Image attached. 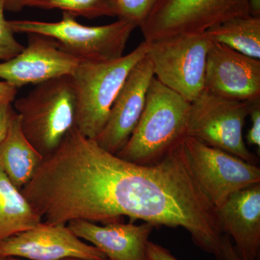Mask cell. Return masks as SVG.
I'll list each match as a JSON object with an SVG mask.
<instances>
[{"instance_id": "obj_1", "label": "cell", "mask_w": 260, "mask_h": 260, "mask_svg": "<svg viewBox=\"0 0 260 260\" xmlns=\"http://www.w3.org/2000/svg\"><path fill=\"white\" fill-rule=\"evenodd\" d=\"M190 105L154 77L138 125L116 155L140 165L160 161L187 136Z\"/></svg>"}, {"instance_id": "obj_2", "label": "cell", "mask_w": 260, "mask_h": 260, "mask_svg": "<svg viewBox=\"0 0 260 260\" xmlns=\"http://www.w3.org/2000/svg\"><path fill=\"white\" fill-rule=\"evenodd\" d=\"M148 51L143 41L134 50L114 60L80 61L70 75L75 98V126L95 139L107 124L116 97L126 77Z\"/></svg>"}, {"instance_id": "obj_3", "label": "cell", "mask_w": 260, "mask_h": 260, "mask_svg": "<svg viewBox=\"0 0 260 260\" xmlns=\"http://www.w3.org/2000/svg\"><path fill=\"white\" fill-rule=\"evenodd\" d=\"M24 136L43 158L54 153L75 126V98L70 75L36 85L15 101Z\"/></svg>"}, {"instance_id": "obj_4", "label": "cell", "mask_w": 260, "mask_h": 260, "mask_svg": "<svg viewBox=\"0 0 260 260\" xmlns=\"http://www.w3.org/2000/svg\"><path fill=\"white\" fill-rule=\"evenodd\" d=\"M15 34H37L50 37L70 55L80 61L114 60L124 56L132 32L138 28L129 20L119 19L100 26H88L76 21L75 17L62 13L60 21L8 20Z\"/></svg>"}, {"instance_id": "obj_5", "label": "cell", "mask_w": 260, "mask_h": 260, "mask_svg": "<svg viewBox=\"0 0 260 260\" xmlns=\"http://www.w3.org/2000/svg\"><path fill=\"white\" fill-rule=\"evenodd\" d=\"M145 42L155 78L188 102L199 96L205 90L207 56L212 44L205 32L177 34Z\"/></svg>"}, {"instance_id": "obj_6", "label": "cell", "mask_w": 260, "mask_h": 260, "mask_svg": "<svg viewBox=\"0 0 260 260\" xmlns=\"http://www.w3.org/2000/svg\"><path fill=\"white\" fill-rule=\"evenodd\" d=\"M251 102L229 100L203 90L191 102L187 136L256 165L257 157L243 138Z\"/></svg>"}, {"instance_id": "obj_7", "label": "cell", "mask_w": 260, "mask_h": 260, "mask_svg": "<svg viewBox=\"0 0 260 260\" xmlns=\"http://www.w3.org/2000/svg\"><path fill=\"white\" fill-rule=\"evenodd\" d=\"M250 15L249 0H160L139 27L144 41L203 34L236 17Z\"/></svg>"}, {"instance_id": "obj_8", "label": "cell", "mask_w": 260, "mask_h": 260, "mask_svg": "<svg viewBox=\"0 0 260 260\" xmlns=\"http://www.w3.org/2000/svg\"><path fill=\"white\" fill-rule=\"evenodd\" d=\"M188 164L195 180L218 209L234 193L260 183V169L232 154L186 136Z\"/></svg>"}, {"instance_id": "obj_9", "label": "cell", "mask_w": 260, "mask_h": 260, "mask_svg": "<svg viewBox=\"0 0 260 260\" xmlns=\"http://www.w3.org/2000/svg\"><path fill=\"white\" fill-rule=\"evenodd\" d=\"M0 257H21L30 260H61L78 258L105 259L102 251L84 243L66 224L41 222L32 229L0 242Z\"/></svg>"}, {"instance_id": "obj_10", "label": "cell", "mask_w": 260, "mask_h": 260, "mask_svg": "<svg viewBox=\"0 0 260 260\" xmlns=\"http://www.w3.org/2000/svg\"><path fill=\"white\" fill-rule=\"evenodd\" d=\"M154 77L146 54L130 70L113 104L107 124L94 139L101 148L116 155L125 146L144 110Z\"/></svg>"}, {"instance_id": "obj_11", "label": "cell", "mask_w": 260, "mask_h": 260, "mask_svg": "<svg viewBox=\"0 0 260 260\" xmlns=\"http://www.w3.org/2000/svg\"><path fill=\"white\" fill-rule=\"evenodd\" d=\"M205 90L229 100L260 99V59L212 42L205 66Z\"/></svg>"}, {"instance_id": "obj_12", "label": "cell", "mask_w": 260, "mask_h": 260, "mask_svg": "<svg viewBox=\"0 0 260 260\" xmlns=\"http://www.w3.org/2000/svg\"><path fill=\"white\" fill-rule=\"evenodd\" d=\"M80 60L50 37L28 34V44L18 55L0 62V79L17 88L70 75Z\"/></svg>"}, {"instance_id": "obj_13", "label": "cell", "mask_w": 260, "mask_h": 260, "mask_svg": "<svg viewBox=\"0 0 260 260\" xmlns=\"http://www.w3.org/2000/svg\"><path fill=\"white\" fill-rule=\"evenodd\" d=\"M216 213L222 232L234 239L240 259H259L260 183L231 195Z\"/></svg>"}, {"instance_id": "obj_14", "label": "cell", "mask_w": 260, "mask_h": 260, "mask_svg": "<svg viewBox=\"0 0 260 260\" xmlns=\"http://www.w3.org/2000/svg\"><path fill=\"white\" fill-rule=\"evenodd\" d=\"M68 226L75 236L93 244L109 260H147L146 249L154 225L121 222L104 226L86 220H73Z\"/></svg>"}, {"instance_id": "obj_15", "label": "cell", "mask_w": 260, "mask_h": 260, "mask_svg": "<svg viewBox=\"0 0 260 260\" xmlns=\"http://www.w3.org/2000/svg\"><path fill=\"white\" fill-rule=\"evenodd\" d=\"M44 160L24 136L15 114L8 135L0 145V168L19 189L26 185Z\"/></svg>"}, {"instance_id": "obj_16", "label": "cell", "mask_w": 260, "mask_h": 260, "mask_svg": "<svg viewBox=\"0 0 260 260\" xmlns=\"http://www.w3.org/2000/svg\"><path fill=\"white\" fill-rule=\"evenodd\" d=\"M42 218L0 168V242L32 229Z\"/></svg>"}, {"instance_id": "obj_17", "label": "cell", "mask_w": 260, "mask_h": 260, "mask_svg": "<svg viewBox=\"0 0 260 260\" xmlns=\"http://www.w3.org/2000/svg\"><path fill=\"white\" fill-rule=\"evenodd\" d=\"M205 34L211 42L260 59V18L251 15L236 17L214 25Z\"/></svg>"}, {"instance_id": "obj_18", "label": "cell", "mask_w": 260, "mask_h": 260, "mask_svg": "<svg viewBox=\"0 0 260 260\" xmlns=\"http://www.w3.org/2000/svg\"><path fill=\"white\" fill-rule=\"evenodd\" d=\"M23 8L59 9L63 13L88 19L118 17L116 0H23Z\"/></svg>"}, {"instance_id": "obj_19", "label": "cell", "mask_w": 260, "mask_h": 260, "mask_svg": "<svg viewBox=\"0 0 260 260\" xmlns=\"http://www.w3.org/2000/svg\"><path fill=\"white\" fill-rule=\"evenodd\" d=\"M160 0H116L119 19H124L140 27Z\"/></svg>"}, {"instance_id": "obj_20", "label": "cell", "mask_w": 260, "mask_h": 260, "mask_svg": "<svg viewBox=\"0 0 260 260\" xmlns=\"http://www.w3.org/2000/svg\"><path fill=\"white\" fill-rule=\"evenodd\" d=\"M5 11L3 0H0V60L3 61L15 57L25 47L15 37V32L5 18Z\"/></svg>"}, {"instance_id": "obj_21", "label": "cell", "mask_w": 260, "mask_h": 260, "mask_svg": "<svg viewBox=\"0 0 260 260\" xmlns=\"http://www.w3.org/2000/svg\"><path fill=\"white\" fill-rule=\"evenodd\" d=\"M249 116L251 119V126L246 137V141L249 145L260 149V99L253 101L251 104Z\"/></svg>"}, {"instance_id": "obj_22", "label": "cell", "mask_w": 260, "mask_h": 260, "mask_svg": "<svg viewBox=\"0 0 260 260\" xmlns=\"http://www.w3.org/2000/svg\"><path fill=\"white\" fill-rule=\"evenodd\" d=\"M13 103H0V145L2 144L10 129V124L16 112L12 105Z\"/></svg>"}, {"instance_id": "obj_23", "label": "cell", "mask_w": 260, "mask_h": 260, "mask_svg": "<svg viewBox=\"0 0 260 260\" xmlns=\"http://www.w3.org/2000/svg\"><path fill=\"white\" fill-rule=\"evenodd\" d=\"M147 260H179L164 246L149 241L146 249Z\"/></svg>"}, {"instance_id": "obj_24", "label": "cell", "mask_w": 260, "mask_h": 260, "mask_svg": "<svg viewBox=\"0 0 260 260\" xmlns=\"http://www.w3.org/2000/svg\"><path fill=\"white\" fill-rule=\"evenodd\" d=\"M18 88L6 81H0V103H13L18 94Z\"/></svg>"}, {"instance_id": "obj_25", "label": "cell", "mask_w": 260, "mask_h": 260, "mask_svg": "<svg viewBox=\"0 0 260 260\" xmlns=\"http://www.w3.org/2000/svg\"><path fill=\"white\" fill-rule=\"evenodd\" d=\"M223 250L225 260H242L238 255L234 246L229 240V237L224 234L223 237Z\"/></svg>"}, {"instance_id": "obj_26", "label": "cell", "mask_w": 260, "mask_h": 260, "mask_svg": "<svg viewBox=\"0 0 260 260\" xmlns=\"http://www.w3.org/2000/svg\"><path fill=\"white\" fill-rule=\"evenodd\" d=\"M5 11L20 12L23 9V0H3Z\"/></svg>"}, {"instance_id": "obj_27", "label": "cell", "mask_w": 260, "mask_h": 260, "mask_svg": "<svg viewBox=\"0 0 260 260\" xmlns=\"http://www.w3.org/2000/svg\"><path fill=\"white\" fill-rule=\"evenodd\" d=\"M249 6L250 15L260 18V0H249Z\"/></svg>"}, {"instance_id": "obj_28", "label": "cell", "mask_w": 260, "mask_h": 260, "mask_svg": "<svg viewBox=\"0 0 260 260\" xmlns=\"http://www.w3.org/2000/svg\"><path fill=\"white\" fill-rule=\"evenodd\" d=\"M5 260H21L19 259V258L16 257H5ZM61 260H85L83 259H78V258H65V259H61ZM97 260H109L107 259V258H105V259H97Z\"/></svg>"}, {"instance_id": "obj_29", "label": "cell", "mask_w": 260, "mask_h": 260, "mask_svg": "<svg viewBox=\"0 0 260 260\" xmlns=\"http://www.w3.org/2000/svg\"><path fill=\"white\" fill-rule=\"evenodd\" d=\"M0 260H5V257H0Z\"/></svg>"}]
</instances>
